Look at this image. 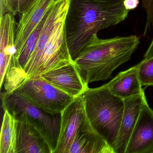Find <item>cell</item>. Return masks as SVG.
Returning a JSON list of instances; mask_svg holds the SVG:
<instances>
[{
  "label": "cell",
  "mask_w": 153,
  "mask_h": 153,
  "mask_svg": "<svg viewBox=\"0 0 153 153\" xmlns=\"http://www.w3.org/2000/svg\"><path fill=\"white\" fill-rule=\"evenodd\" d=\"M124 0H71L65 20L67 42L73 60L98 32L124 21L130 10Z\"/></svg>",
  "instance_id": "obj_1"
},
{
  "label": "cell",
  "mask_w": 153,
  "mask_h": 153,
  "mask_svg": "<svg viewBox=\"0 0 153 153\" xmlns=\"http://www.w3.org/2000/svg\"><path fill=\"white\" fill-rule=\"evenodd\" d=\"M136 35L100 39L95 34L74 60L85 84L106 80L129 60L140 44Z\"/></svg>",
  "instance_id": "obj_2"
},
{
  "label": "cell",
  "mask_w": 153,
  "mask_h": 153,
  "mask_svg": "<svg viewBox=\"0 0 153 153\" xmlns=\"http://www.w3.org/2000/svg\"><path fill=\"white\" fill-rule=\"evenodd\" d=\"M68 7L55 2L47 13L34 51L24 69L27 76H40L57 66L72 62L66 34L65 20Z\"/></svg>",
  "instance_id": "obj_3"
},
{
  "label": "cell",
  "mask_w": 153,
  "mask_h": 153,
  "mask_svg": "<svg viewBox=\"0 0 153 153\" xmlns=\"http://www.w3.org/2000/svg\"><path fill=\"white\" fill-rule=\"evenodd\" d=\"M82 97L90 124L114 151L124 111V100L113 94L104 85L88 88Z\"/></svg>",
  "instance_id": "obj_4"
},
{
  "label": "cell",
  "mask_w": 153,
  "mask_h": 153,
  "mask_svg": "<svg viewBox=\"0 0 153 153\" xmlns=\"http://www.w3.org/2000/svg\"><path fill=\"white\" fill-rule=\"evenodd\" d=\"M1 98L4 111L7 110L13 116L20 113L26 114L46 140L51 153H53L59 132L60 114H51L45 112L14 91L1 93Z\"/></svg>",
  "instance_id": "obj_5"
},
{
  "label": "cell",
  "mask_w": 153,
  "mask_h": 153,
  "mask_svg": "<svg viewBox=\"0 0 153 153\" xmlns=\"http://www.w3.org/2000/svg\"><path fill=\"white\" fill-rule=\"evenodd\" d=\"M13 91L37 108L51 114H60L75 98L40 76L26 78Z\"/></svg>",
  "instance_id": "obj_6"
},
{
  "label": "cell",
  "mask_w": 153,
  "mask_h": 153,
  "mask_svg": "<svg viewBox=\"0 0 153 153\" xmlns=\"http://www.w3.org/2000/svg\"><path fill=\"white\" fill-rule=\"evenodd\" d=\"M60 114L59 137L53 153H69L71 144L85 114L82 95L75 98Z\"/></svg>",
  "instance_id": "obj_7"
},
{
  "label": "cell",
  "mask_w": 153,
  "mask_h": 153,
  "mask_svg": "<svg viewBox=\"0 0 153 153\" xmlns=\"http://www.w3.org/2000/svg\"><path fill=\"white\" fill-rule=\"evenodd\" d=\"M40 76L74 98L82 95L88 88V85L82 80L74 61L59 65Z\"/></svg>",
  "instance_id": "obj_8"
},
{
  "label": "cell",
  "mask_w": 153,
  "mask_h": 153,
  "mask_svg": "<svg viewBox=\"0 0 153 153\" xmlns=\"http://www.w3.org/2000/svg\"><path fill=\"white\" fill-rule=\"evenodd\" d=\"M125 153H153V110L144 102Z\"/></svg>",
  "instance_id": "obj_9"
},
{
  "label": "cell",
  "mask_w": 153,
  "mask_h": 153,
  "mask_svg": "<svg viewBox=\"0 0 153 153\" xmlns=\"http://www.w3.org/2000/svg\"><path fill=\"white\" fill-rule=\"evenodd\" d=\"M14 116L17 121L15 153H51L46 140L25 114Z\"/></svg>",
  "instance_id": "obj_10"
},
{
  "label": "cell",
  "mask_w": 153,
  "mask_h": 153,
  "mask_svg": "<svg viewBox=\"0 0 153 153\" xmlns=\"http://www.w3.org/2000/svg\"><path fill=\"white\" fill-rule=\"evenodd\" d=\"M15 16L10 12L0 19V86L2 87L7 71L15 59V45L17 24Z\"/></svg>",
  "instance_id": "obj_11"
},
{
  "label": "cell",
  "mask_w": 153,
  "mask_h": 153,
  "mask_svg": "<svg viewBox=\"0 0 153 153\" xmlns=\"http://www.w3.org/2000/svg\"><path fill=\"white\" fill-rule=\"evenodd\" d=\"M123 100L124 111L114 149L115 153H125L131 135L146 98L144 92Z\"/></svg>",
  "instance_id": "obj_12"
},
{
  "label": "cell",
  "mask_w": 153,
  "mask_h": 153,
  "mask_svg": "<svg viewBox=\"0 0 153 153\" xmlns=\"http://www.w3.org/2000/svg\"><path fill=\"white\" fill-rule=\"evenodd\" d=\"M69 153L115 152L103 138L92 127L85 113L83 123L71 144Z\"/></svg>",
  "instance_id": "obj_13"
},
{
  "label": "cell",
  "mask_w": 153,
  "mask_h": 153,
  "mask_svg": "<svg viewBox=\"0 0 153 153\" xmlns=\"http://www.w3.org/2000/svg\"><path fill=\"white\" fill-rule=\"evenodd\" d=\"M56 1L38 0L27 12L20 17L16 29L15 45L16 53L15 57L19 53L33 30Z\"/></svg>",
  "instance_id": "obj_14"
},
{
  "label": "cell",
  "mask_w": 153,
  "mask_h": 153,
  "mask_svg": "<svg viewBox=\"0 0 153 153\" xmlns=\"http://www.w3.org/2000/svg\"><path fill=\"white\" fill-rule=\"evenodd\" d=\"M139 63L120 72L112 80L104 84L114 95L124 99L144 92L138 75Z\"/></svg>",
  "instance_id": "obj_15"
},
{
  "label": "cell",
  "mask_w": 153,
  "mask_h": 153,
  "mask_svg": "<svg viewBox=\"0 0 153 153\" xmlns=\"http://www.w3.org/2000/svg\"><path fill=\"white\" fill-rule=\"evenodd\" d=\"M17 121L8 111H4L0 135V153H15Z\"/></svg>",
  "instance_id": "obj_16"
},
{
  "label": "cell",
  "mask_w": 153,
  "mask_h": 153,
  "mask_svg": "<svg viewBox=\"0 0 153 153\" xmlns=\"http://www.w3.org/2000/svg\"><path fill=\"white\" fill-rule=\"evenodd\" d=\"M46 16L47 13L33 30L19 53L15 57L14 67L20 72L24 73V68L35 49L40 33L46 20Z\"/></svg>",
  "instance_id": "obj_17"
},
{
  "label": "cell",
  "mask_w": 153,
  "mask_h": 153,
  "mask_svg": "<svg viewBox=\"0 0 153 153\" xmlns=\"http://www.w3.org/2000/svg\"><path fill=\"white\" fill-rule=\"evenodd\" d=\"M138 75L141 85L153 86V56L139 63Z\"/></svg>",
  "instance_id": "obj_18"
},
{
  "label": "cell",
  "mask_w": 153,
  "mask_h": 153,
  "mask_svg": "<svg viewBox=\"0 0 153 153\" xmlns=\"http://www.w3.org/2000/svg\"><path fill=\"white\" fill-rule=\"evenodd\" d=\"M38 0H8L7 12L19 17L27 12Z\"/></svg>",
  "instance_id": "obj_19"
},
{
  "label": "cell",
  "mask_w": 153,
  "mask_h": 153,
  "mask_svg": "<svg viewBox=\"0 0 153 153\" xmlns=\"http://www.w3.org/2000/svg\"><path fill=\"white\" fill-rule=\"evenodd\" d=\"M142 5L146 14V25L143 32V36L146 35L153 27V0H141Z\"/></svg>",
  "instance_id": "obj_20"
},
{
  "label": "cell",
  "mask_w": 153,
  "mask_h": 153,
  "mask_svg": "<svg viewBox=\"0 0 153 153\" xmlns=\"http://www.w3.org/2000/svg\"><path fill=\"white\" fill-rule=\"evenodd\" d=\"M139 0H124L123 5L126 9L130 10L135 9L138 6Z\"/></svg>",
  "instance_id": "obj_21"
},
{
  "label": "cell",
  "mask_w": 153,
  "mask_h": 153,
  "mask_svg": "<svg viewBox=\"0 0 153 153\" xmlns=\"http://www.w3.org/2000/svg\"><path fill=\"white\" fill-rule=\"evenodd\" d=\"M8 0H1V17L0 19H2L6 13H7Z\"/></svg>",
  "instance_id": "obj_22"
},
{
  "label": "cell",
  "mask_w": 153,
  "mask_h": 153,
  "mask_svg": "<svg viewBox=\"0 0 153 153\" xmlns=\"http://www.w3.org/2000/svg\"><path fill=\"white\" fill-rule=\"evenodd\" d=\"M152 56H153V37L146 52L144 54V57L145 58H148Z\"/></svg>",
  "instance_id": "obj_23"
}]
</instances>
